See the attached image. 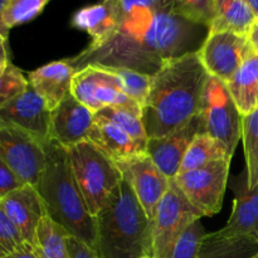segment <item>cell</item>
I'll use <instances>...</instances> for the list:
<instances>
[{
	"mask_svg": "<svg viewBox=\"0 0 258 258\" xmlns=\"http://www.w3.org/2000/svg\"><path fill=\"white\" fill-rule=\"evenodd\" d=\"M116 165L153 222L156 207L170 188L171 180L161 173L148 154L117 161Z\"/></svg>",
	"mask_w": 258,
	"mask_h": 258,
	"instance_id": "obj_12",
	"label": "cell"
},
{
	"mask_svg": "<svg viewBox=\"0 0 258 258\" xmlns=\"http://www.w3.org/2000/svg\"><path fill=\"white\" fill-rule=\"evenodd\" d=\"M216 160H232V155L228 153L224 144L203 131L198 134L189 145L181 161L179 173L202 168Z\"/></svg>",
	"mask_w": 258,
	"mask_h": 258,
	"instance_id": "obj_24",
	"label": "cell"
},
{
	"mask_svg": "<svg viewBox=\"0 0 258 258\" xmlns=\"http://www.w3.org/2000/svg\"><path fill=\"white\" fill-rule=\"evenodd\" d=\"M175 12L209 29L214 15V0H174Z\"/></svg>",
	"mask_w": 258,
	"mask_h": 258,
	"instance_id": "obj_33",
	"label": "cell"
},
{
	"mask_svg": "<svg viewBox=\"0 0 258 258\" xmlns=\"http://www.w3.org/2000/svg\"><path fill=\"white\" fill-rule=\"evenodd\" d=\"M201 113L206 133L224 144L233 156L242 139V115L226 82L209 76L202 97Z\"/></svg>",
	"mask_w": 258,
	"mask_h": 258,
	"instance_id": "obj_6",
	"label": "cell"
},
{
	"mask_svg": "<svg viewBox=\"0 0 258 258\" xmlns=\"http://www.w3.org/2000/svg\"><path fill=\"white\" fill-rule=\"evenodd\" d=\"M24 243V238L8 218L0 204V258H7Z\"/></svg>",
	"mask_w": 258,
	"mask_h": 258,
	"instance_id": "obj_34",
	"label": "cell"
},
{
	"mask_svg": "<svg viewBox=\"0 0 258 258\" xmlns=\"http://www.w3.org/2000/svg\"><path fill=\"white\" fill-rule=\"evenodd\" d=\"M22 185L23 183L19 180V178L0 158V199Z\"/></svg>",
	"mask_w": 258,
	"mask_h": 258,
	"instance_id": "obj_35",
	"label": "cell"
},
{
	"mask_svg": "<svg viewBox=\"0 0 258 258\" xmlns=\"http://www.w3.org/2000/svg\"><path fill=\"white\" fill-rule=\"evenodd\" d=\"M209 75L198 52L168 60L153 75L150 92L141 107L149 139H158L183 127L201 113Z\"/></svg>",
	"mask_w": 258,
	"mask_h": 258,
	"instance_id": "obj_2",
	"label": "cell"
},
{
	"mask_svg": "<svg viewBox=\"0 0 258 258\" xmlns=\"http://www.w3.org/2000/svg\"><path fill=\"white\" fill-rule=\"evenodd\" d=\"M252 50L246 35L208 32L198 54L209 76L228 82Z\"/></svg>",
	"mask_w": 258,
	"mask_h": 258,
	"instance_id": "obj_11",
	"label": "cell"
},
{
	"mask_svg": "<svg viewBox=\"0 0 258 258\" xmlns=\"http://www.w3.org/2000/svg\"><path fill=\"white\" fill-rule=\"evenodd\" d=\"M50 0H8L2 13V25L8 33L17 25L30 22L43 12Z\"/></svg>",
	"mask_w": 258,
	"mask_h": 258,
	"instance_id": "obj_30",
	"label": "cell"
},
{
	"mask_svg": "<svg viewBox=\"0 0 258 258\" xmlns=\"http://www.w3.org/2000/svg\"><path fill=\"white\" fill-rule=\"evenodd\" d=\"M247 39H248L252 50L258 53V18L256 19V22L253 23V25H252L251 30H249L248 35H247Z\"/></svg>",
	"mask_w": 258,
	"mask_h": 258,
	"instance_id": "obj_39",
	"label": "cell"
},
{
	"mask_svg": "<svg viewBox=\"0 0 258 258\" xmlns=\"http://www.w3.org/2000/svg\"><path fill=\"white\" fill-rule=\"evenodd\" d=\"M246 2H247V4L249 5V8L253 10V13L257 15V18H258V0H246Z\"/></svg>",
	"mask_w": 258,
	"mask_h": 258,
	"instance_id": "obj_41",
	"label": "cell"
},
{
	"mask_svg": "<svg viewBox=\"0 0 258 258\" xmlns=\"http://www.w3.org/2000/svg\"><path fill=\"white\" fill-rule=\"evenodd\" d=\"M0 120L22 128L40 143L50 141V111L30 85L24 93L0 108Z\"/></svg>",
	"mask_w": 258,
	"mask_h": 258,
	"instance_id": "obj_16",
	"label": "cell"
},
{
	"mask_svg": "<svg viewBox=\"0 0 258 258\" xmlns=\"http://www.w3.org/2000/svg\"><path fill=\"white\" fill-rule=\"evenodd\" d=\"M207 232L201 219L190 224L176 239L170 258H197Z\"/></svg>",
	"mask_w": 258,
	"mask_h": 258,
	"instance_id": "obj_31",
	"label": "cell"
},
{
	"mask_svg": "<svg viewBox=\"0 0 258 258\" xmlns=\"http://www.w3.org/2000/svg\"><path fill=\"white\" fill-rule=\"evenodd\" d=\"M68 232L45 216L37 231L35 248L42 258H70L67 249Z\"/></svg>",
	"mask_w": 258,
	"mask_h": 258,
	"instance_id": "obj_26",
	"label": "cell"
},
{
	"mask_svg": "<svg viewBox=\"0 0 258 258\" xmlns=\"http://www.w3.org/2000/svg\"><path fill=\"white\" fill-rule=\"evenodd\" d=\"M96 115L112 121L113 123L120 126L122 130H125L136 141H139L143 145H148L149 138L146 135L141 113L126 107L110 106V107H105L98 111V112H96Z\"/></svg>",
	"mask_w": 258,
	"mask_h": 258,
	"instance_id": "obj_29",
	"label": "cell"
},
{
	"mask_svg": "<svg viewBox=\"0 0 258 258\" xmlns=\"http://www.w3.org/2000/svg\"><path fill=\"white\" fill-rule=\"evenodd\" d=\"M229 166L231 160H216L202 168L179 173L173 180L202 216L211 217L222 209Z\"/></svg>",
	"mask_w": 258,
	"mask_h": 258,
	"instance_id": "obj_8",
	"label": "cell"
},
{
	"mask_svg": "<svg viewBox=\"0 0 258 258\" xmlns=\"http://www.w3.org/2000/svg\"><path fill=\"white\" fill-rule=\"evenodd\" d=\"M71 93L95 113L110 106L126 107L143 113L140 105L123 93L118 78L101 66L91 64L77 71L73 77Z\"/></svg>",
	"mask_w": 258,
	"mask_h": 258,
	"instance_id": "obj_10",
	"label": "cell"
},
{
	"mask_svg": "<svg viewBox=\"0 0 258 258\" xmlns=\"http://www.w3.org/2000/svg\"><path fill=\"white\" fill-rule=\"evenodd\" d=\"M118 18L120 25L145 19L164 10H175L174 0H103Z\"/></svg>",
	"mask_w": 258,
	"mask_h": 258,
	"instance_id": "obj_25",
	"label": "cell"
},
{
	"mask_svg": "<svg viewBox=\"0 0 258 258\" xmlns=\"http://www.w3.org/2000/svg\"><path fill=\"white\" fill-rule=\"evenodd\" d=\"M253 258H258V253H257V254H256V256H254Z\"/></svg>",
	"mask_w": 258,
	"mask_h": 258,
	"instance_id": "obj_43",
	"label": "cell"
},
{
	"mask_svg": "<svg viewBox=\"0 0 258 258\" xmlns=\"http://www.w3.org/2000/svg\"><path fill=\"white\" fill-rule=\"evenodd\" d=\"M256 19L246 0H214L209 32H231L247 37Z\"/></svg>",
	"mask_w": 258,
	"mask_h": 258,
	"instance_id": "obj_22",
	"label": "cell"
},
{
	"mask_svg": "<svg viewBox=\"0 0 258 258\" xmlns=\"http://www.w3.org/2000/svg\"><path fill=\"white\" fill-rule=\"evenodd\" d=\"M206 131L202 113L194 116L186 125L169 135L158 139H149L146 154L160 169L164 175L173 180L179 173L181 161L189 145L198 134Z\"/></svg>",
	"mask_w": 258,
	"mask_h": 258,
	"instance_id": "obj_13",
	"label": "cell"
},
{
	"mask_svg": "<svg viewBox=\"0 0 258 258\" xmlns=\"http://www.w3.org/2000/svg\"><path fill=\"white\" fill-rule=\"evenodd\" d=\"M75 73L76 70L67 59L55 60L30 72L28 82L52 111L71 92Z\"/></svg>",
	"mask_w": 258,
	"mask_h": 258,
	"instance_id": "obj_18",
	"label": "cell"
},
{
	"mask_svg": "<svg viewBox=\"0 0 258 258\" xmlns=\"http://www.w3.org/2000/svg\"><path fill=\"white\" fill-rule=\"evenodd\" d=\"M7 258H42L40 257L39 252L37 251L33 244L27 243L25 242L20 248H18L17 251L13 252L12 254H9Z\"/></svg>",
	"mask_w": 258,
	"mask_h": 258,
	"instance_id": "obj_37",
	"label": "cell"
},
{
	"mask_svg": "<svg viewBox=\"0 0 258 258\" xmlns=\"http://www.w3.org/2000/svg\"><path fill=\"white\" fill-rule=\"evenodd\" d=\"M28 87V78L24 77L17 66L10 63L7 68L0 71V108L24 93Z\"/></svg>",
	"mask_w": 258,
	"mask_h": 258,
	"instance_id": "obj_32",
	"label": "cell"
},
{
	"mask_svg": "<svg viewBox=\"0 0 258 258\" xmlns=\"http://www.w3.org/2000/svg\"><path fill=\"white\" fill-rule=\"evenodd\" d=\"M0 204L24 241L35 246L38 227L47 216L44 202L37 188L30 184H23L0 199Z\"/></svg>",
	"mask_w": 258,
	"mask_h": 258,
	"instance_id": "obj_15",
	"label": "cell"
},
{
	"mask_svg": "<svg viewBox=\"0 0 258 258\" xmlns=\"http://www.w3.org/2000/svg\"><path fill=\"white\" fill-rule=\"evenodd\" d=\"M45 145L22 128L0 120V158L23 184L37 185L45 165Z\"/></svg>",
	"mask_w": 258,
	"mask_h": 258,
	"instance_id": "obj_9",
	"label": "cell"
},
{
	"mask_svg": "<svg viewBox=\"0 0 258 258\" xmlns=\"http://www.w3.org/2000/svg\"><path fill=\"white\" fill-rule=\"evenodd\" d=\"M7 3H8V0H0V33H3V34H9V33L7 32V30L4 29V28H3V25H2V13H3V10H4V8H5V5H7Z\"/></svg>",
	"mask_w": 258,
	"mask_h": 258,
	"instance_id": "obj_40",
	"label": "cell"
},
{
	"mask_svg": "<svg viewBox=\"0 0 258 258\" xmlns=\"http://www.w3.org/2000/svg\"><path fill=\"white\" fill-rule=\"evenodd\" d=\"M96 229L98 258L154 257L153 222L123 178L96 216Z\"/></svg>",
	"mask_w": 258,
	"mask_h": 258,
	"instance_id": "obj_3",
	"label": "cell"
},
{
	"mask_svg": "<svg viewBox=\"0 0 258 258\" xmlns=\"http://www.w3.org/2000/svg\"><path fill=\"white\" fill-rule=\"evenodd\" d=\"M101 67L110 71L118 78L123 93H126L131 100L140 105V107L145 105L146 98L150 92L153 76L139 72V71L127 70V68L105 67V66H101Z\"/></svg>",
	"mask_w": 258,
	"mask_h": 258,
	"instance_id": "obj_28",
	"label": "cell"
},
{
	"mask_svg": "<svg viewBox=\"0 0 258 258\" xmlns=\"http://www.w3.org/2000/svg\"><path fill=\"white\" fill-rule=\"evenodd\" d=\"M242 141H243L248 185H258V107L248 115L242 116Z\"/></svg>",
	"mask_w": 258,
	"mask_h": 258,
	"instance_id": "obj_27",
	"label": "cell"
},
{
	"mask_svg": "<svg viewBox=\"0 0 258 258\" xmlns=\"http://www.w3.org/2000/svg\"><path fill=\"white\" fill-rule=\"evenodd\" d=\"M67 249L70 258H98L95 249L77 237L68 234Z\"/></svg>",
	"mask_w": 258,
	"mask_h": 258,
	"instance_id": "obj_36",
	"label": "cell"
},
{
	"mask_svg": "<svg viewBox=\"0 0 258 258\" xmlns=\"http://www.w3.org/2000/svg\"><path fill=\"white\" fill-rule=\"evenodd\" d=\"M202 217L201 212L189 203L175 181L171 180L170 188L156 207L153 219L154 258H170L178 237Z\"/></svg>",
	"mask_w": 258,
	"mask_h": 258,
	"instance_id": "obj_7",
	"label": "cell"
},
{
	"mask_svg": "<svg viewBox=\"0 0 258 258\" xmlns=\"http://www.w3.org/2000/svg\"><path fill=\"white\" fill-rule=\"evenodd\" d=\"M47 214L68 234L96 248V218L91 216L75 180L67 150L55 141L45 145V165L37 185Z\"/></svg>",
	"mask_w": 258,
	"mask_h": 258,
	"instance_id": "obj_4",
	"label": "cell"
},
{
	"mask_svg": "<svg viewBox=\"0 0 258 258\" xmlns=\"http://www.w3.org/2000/svg\"><path fill=\"white\" fill-rule=\"evenodd\" d=\"M95 122V112L68 93L62 102L50 111L49 138L64 149L88 141Z\"/></svg>",
	"mask_w": 258,
	"mask_h": 258,
	"instance_id": "obj_14",
	"label": "cell"
},
{
	"mask_svg": "<svg viewBox=\"0 0 258 258\" xmlns=\"http://www.w3.org/2000/svg\"><path fill=\"white\" fill-rule=\"evenodd\" d=\"M66 150L76 183L91 216L96 218L121 183L122 174L115 161L90 141H82Z\"/></svg>",
	"mask_w": 258,
	"mask_h": 258,
	"instance_id": "obj_5",
	"label": "cell"
},
{
	"mask_svg": "<svg viewBox=\"0 0 258 258\" xmlns=\"http://www.w3.org/2000/svg\"><path fill=\"white\" fill-rule=\"evenodd\" d=\"M88 141L97 146L115 163L146 154V145H143L131 138L125 130L112 121L97 116L96 113Z\"/></svg>",
	"mask_w": 258,
	"mask_h": 258,
	"instance_id": "obj_19",
	"label": "cell"
},
{
	"mask_svg": "<svg viewBox=\"0 0 258 258\" xmlns=\"http://www.w3.org/2000/svg\"><path fill=\"white\" fill-rule=\"evenodd\" d=\"M234 199L228 222L219 233L224 237H251L258 241V185L251 189L244 169L231 179Z\"/></svg>",
	"mask_w": 258,
	"mask_h": 258,
	"instance_id": "obj_17",
	"label": "cell"
},
{
	"mask_svg": "<svg viewBox=\"0 0 258 258\" xmlns=\"http://www.w3.org/2000/svg\"><path fill=\"white\" fill-rule=\"evenodd\" d=\"M257 253V239L224 237L217 231L206 234L197 258H253Z\"/></svg>",
	"mask_w": 258,
	"mask_h": 258,
	"instance_id": "obj_23",
	"label": "cell"
},
{
	"mask_svg": "<svg viewBox=\"0 0 258 258\" xmlns=\"http://www.w3.org/2000/svg\"><path fill=\"white\" fill-rule=\"evenodd\" d=\"M208 32L207 27L190 22L175 10H165L141 22L122 25L102 45H88L67 60L76 72L95 64L153 76L168 60L198 52Z\"/></svg>",
	"mask_w": 258,
	"mask_h": 258,
	"instance_id": "obj_1",
	"label": "cell"
},
{
	"mask_svg": "<svg viewBox=\"0 0 258 258\" xmlns=\"http://www.w3.org/2000/svg\"><path fill=\"white\" fill-rule=\"evenodd\" d=\"M141 258H154V257H151V256H145V257H141Z\"/></svg>",
	"mask_w": 258,
	"mask_h": 258,
	"instance_id": "obj_42",
	"label": "cell"
},
{
	"mask_svg": "<svg viewBox=\"0 0 258 258\" xmlns=\"http://www.w3.org/2000/svg\"><path fill=\"white\" fill-rule=\"evenodd\" d=\"M71 24L90 35L92 39L90 47L102 45L120 28V22L116 13L103 0L77 10L72 17Z\"/></svg>",
	"mask_w": 258,
	"mask_h": 258,
	"instance_id": "obj_20",
	"label": "cell"
},
{
	"mask_svg": "<svg viewBox=\"0 0 258 258\" xmlns=\"http://www.w3.org/2000/svg\"><path fill=\"white\" fill-rule=\"evenodd\" d=\"M10 64L9 50H8V35L0 33V71Z\"/></svg>",
	"mask_w": 258,
	"mask_h": 258,
	"instance_id": "obj_38",
	"label": "cell"
},
{
	"mask_svg": "<svg viewBox=\"0 0 258 258\" xmlns=\"http://www.w3.org/2000/svg\"><path fill=\"white\" fill-rule=\"evenodd\" d=\"M226 85L242 116L258 107V53L251 50Z\"/></svg>",
	"mask_w": 258,
	"mask_h": 258,
	"instance_id": "obj_21",
	"label": "cell"
}]
</instances>
